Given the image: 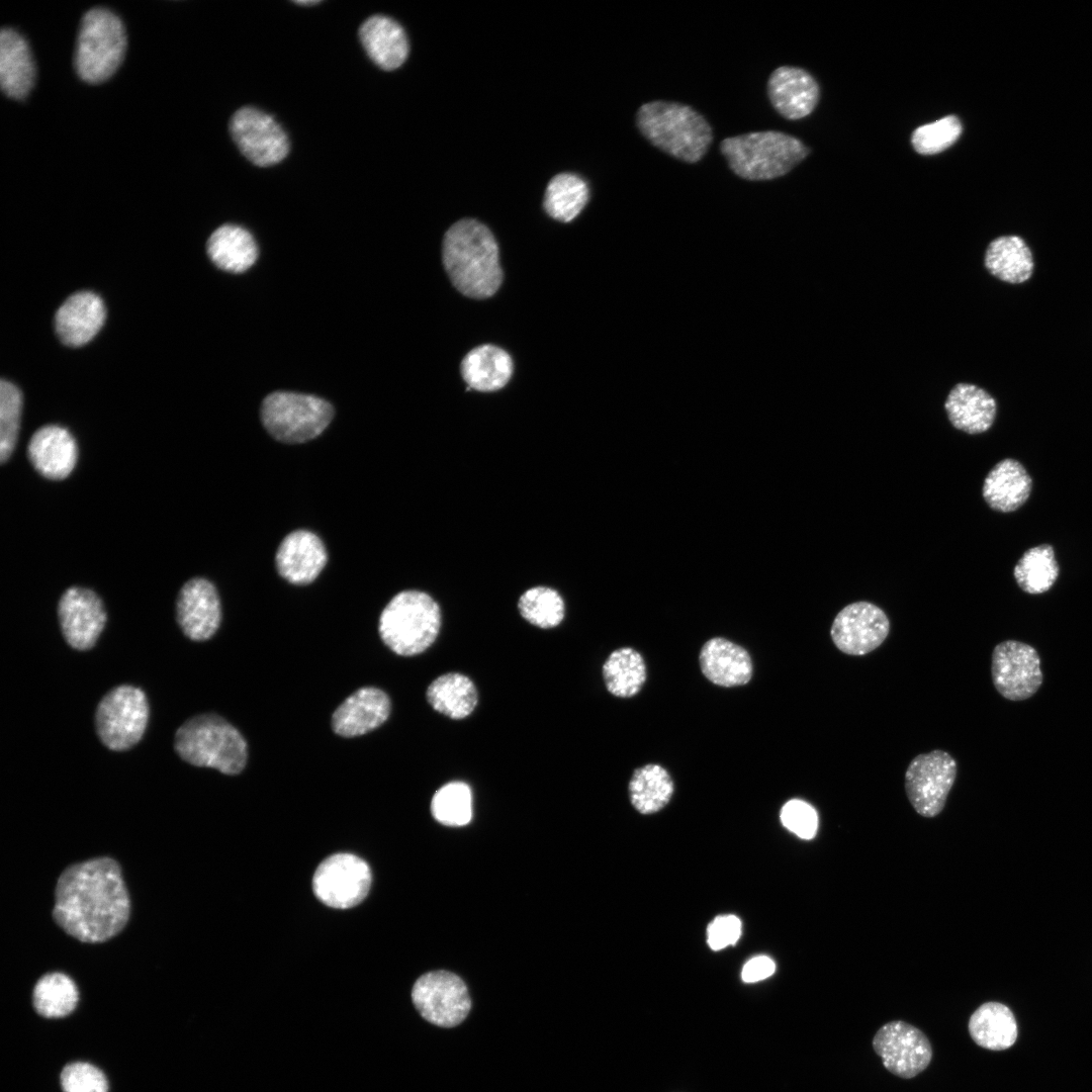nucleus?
<instances>
[{"label":"nucleus","mask_w":1092,"mask_h":1092,"mask_svg":"<svg viewBox=\"0 0 1092 1092\" xmlns=\"http://www.w3.org/2000/svg\"><path fill=\"white\" fill-rule=\"evenodd\" d=\"M53 917L69 935L106 941L126 925L129 896L116 860L96 857L68 867L59 877Z\"/></svg>","instance_id":"1"},{"label":"nucleus","mask_w":1092,"mask_h":1092,"mask_svg":"<svg viewBox=\"0 0 1092 1092\" xmlns=\"http://www.w3.org/2000/svg\"><path fill=\"white\" fill-rule=\"evenodd\" d=\"M443 264L453 285L465 296L486 298L500 286L503 272L498 247L481 222L465 218L447 231L443 241Z\"/></svg>","instance_id":"2"},{"label":"nucleus","mask_w":1092,"mask_h":1092,"mask_svg":"<svg viewBox=\"0 0 1092 1092\" xmlns=\"http://www.w3.org/2000/svg\"><path fill=\"white\" fill-rule=\"evenodd\" d=\"M641 134L655 148L686 163H697L707 153L713 132L706 118L693 107L656 100L636 113Z\"/></svg>","instance_id":"3"},{"label":"nucleus","mask_w":1092,"mask_h":1092,"mask_svg":"<svg viewBox=\"0 0 1092 1092\" xmlns=\"http://www.w3.org/2000/svg\"><path fill=\"white\" fill-rule=\"evenodd\" d=\"M174 748L184 761L225 775L241 772L248 758L247 742L240 731L212 713L186 720L175 733Z\"/></svg>","instance_id":"4"},{"label":"nucleus","mask_w":1092,"mask_h":1092,"mask_svg":"<svg viewBox=\"0 0 1092 1092\" xmlns=\"http://www.w3.org/2000/svg\"><path fill=\"white\" fill-rule=\"evenodd\" d=\"M720 151L732 172L750 181L784 176L809 151L797 138L778 130H762L724 139Z\"/></svg>","instance_id":"5"},{"label":"nucleus","mask_w":1092,"mask_h":1092,"mask_svg":"<svg viewBox=\"0 0 1092 1092\" xmlns=\"http://www.w3.org/2000/svg\"><path fill=\"white\" fill-rule=\"evenodd\" d=\"M441 610L427 593L408 589L396 594L379 617V635L394 653L417 655L436 640L441 628Z\"/></svg>","instance_id":"6"},{"label":"nucleus","mask_w":1092,"mask_h":1092,"mask_svg":"<svg viewBox=\"0 0 1092 1092\" xmlns=\"http://www.w3.org/2000/svg\"><path fill=\"white\" fill-rule=\"evenodd\" d=\"M125 47V30L120 19L108 9H90L83 16L77 38L78 75L89 83L106 80L121 63Z\"/></svg>","instance_id":"7"},{"label":"nucleus","mask_w":1092,"mask_h":1092,"mask_svg":"<svg viewBox=\"0 0 1092 1092\" xmlns=\"http://www.w3.org/2000/svg\"><path fill=\"white\" fill-rule=\"evenodd\" d=\"M334 408L327 400L309 394L275 391L261 405V420L276 440L297 444L316 438L329 426Z\"/></svg>","instance_id":"8"},{"label":"nucleus","mask_w":1092,"mask_h":1092,"mask_svg":"<svg viewBox=\"0 0 1092 1092\" xmlns=\"http://www.w3.org/2000/svg\"><path fill=\"white\" fill-rule=\"evenodd\" d=\"M149 714L143 690L130 685L117 686L103 696L96 708L97 735L108 749L127 750L143 738Z\"/></svg>","instance_id":"9"},{"label":"nucleus","mask_w":1092,"mask_h":1092,"mask_svg":"<svg viewBox=\"0 0 1092 1092\" xmlns=\"http://www.w3.org/2000/svg\"><path fill=\"white\" fill-rule=\"evenodd\" d=\"M420 1016L433 1026L451 1029L467 1019L472 1002L465 982L448 971L428 972L417 979L411 992Z\"/></svg>","instance_id":"10"},{"label":"nucleus","mask_w":1092,"mask_h":1092,"mask_svg":"<svg viewBox=\"0 0 1092 1092\" xmlns=\"http://www.w3.org/2000/svg\"><path fill=\"white\" fill-rule=\"evenodd\" d=\"M957 769V760L941 749L920 753L910 761L904 787L911 806L919 815L932 818L942 811Z\"/></svg>","instance_id":"11"},{"label":"nucleus","mask_w":1092,"mask_h":1092,"mask_svg":"<svg viewBox=\"0 0 1092 1092\" xmlns=\"http://www.w3.org/2000/svg\"><path fill=\"white\" fill-rule=\"evenodd\" d=\"M371 886V871L362 858L336 853L323 860L314 872L312 889L324 904L347 909L361 903Z\"/></svg>","instance_id":"12"},{"label":"nucleus","mask_w":1092,"mask_h":1092,"mask_svg":"<svg viewBox=\"0 0 1092 1092\" xmlns=\"http://www.w3.org/2000/svg\"><path fill=\"white\" fill-rule=\"evenodd\" d=\"M230 130L240 151L253 164L271 166L289 152V141L282 126L270 114L251 106L237 110Z\"/></svg>","instance_id":"13"},{"label":"nucleus","mask_w":1092,"mask_h":1092,"mask_svg":"<svg viewBox=\"0 0 1092 1092\" xmlns=\"http://www.w3.org/2000/svg\"><path fill=\"white\" fill-rule=\"evenodd\" d=\"M991 674L997 692L1010 701L1030 698L1042 682L1037 651L1016 640L1002 641L994 647Z\"/></svg>","instance_id":"14"},{"label":"nucleus","mask_w":1092,"mask_h":1092,"mask_svg":"<svg viewBox=\"0 0 1092 1092\" xmlns=\"http://www.w3.org/2000/svg\"><path fill=\"white\" fill-rule=\"evenodd\" d=\"M873 1048L892 1074L910 1079L924 1071L932 1058L931 1044L917 1027L901 1020L884 1024L873 1038Z\"/></svg>","instance_id":"15"},{"label":"nucleus","mask_w":1092,"mask_h":1092,"mask_svg":"<svg viewBox=\"0 0 1092 1092\" xmlns=\"http://www.w3.org/2000/svg\"><path fill=\"white\" fill-rule=\"evenodd\" d=\"M890 632V621L877 605L858 601L841 609L835 616L830 636L838 650L852 655H866L877 649Z\"/></svg>","instance_id":"16"},{"label":"nucleus","mask_w":1092,"mask_h":1092,"mask_svg":"<svg viewBox=\"0 0 1092 1092\" xmlns=\"http://www.w3.org/2000/svg\"><path fill=\"white\" fill-rule=\"evenodd\" d=\"M58 619L68 645L85 651L97 642L107 615L101 598L94 590L74 585L68 587L59 600Z\"/></svg>","instance_id":"17"},{"label":"nucleus","mask_w":1092,"mask_h":1092,"mask_svg":"<svg viewBox=\"0 0 1092 1092\" xmlns=\"http://www.w3.org/2000/svg\"><path fill=\"white\" fill-rule=\"evenodd\" d=\"M176 619L189 639L205 641L211 638L221 621L220 601L214 584L204 577L187 580L177 596Z\"/></svg>","instance_id":"18"},{"label":"nucleus","mask_w":1092,"mask_h":1092,"mask_svg":"<svg viewBox=\"0 0 1092 1092\" xmlns=\"http://www.w3.org/2000/svg\"><path fill=\"white\" fill-rule=\"evenodd\" d=\"M27 457L41 476L51 480H62L72 473L77 464L78 445L68 429L59 425H46L30 437Z\"/></svg>","instance_id":"19"},{"label":"nucleus","mask_w":1092,"mask_h":1092,"mask_svg":"<svg viewBox=\"0 0 1092 1092\" xmlns=\"http://www.w3.org/2000/svg\"><path fill=\"white\" fill-rule=\"evenodd\" d=\"M327 560L323 541L307 530H296L286 535L275 556L278 573L288 582L298 585L312 582Z\"/></svg>","instance_id":"20"},{"label":"nucleus","mask_w":1092,"mask_h":1092,"mask_svg":"<svg viewBox=\"0 0 1092 1092\" xmlns=\"http://www.w3.org/2000/svg\"><path fill=\"white\" fill-rule=\"evenodd\" d=\"M767 95L774 108L783 117L796 120L813 111L818 102L819 87L807 71L783 66L770 74Z\"/></svg>","instance_id":"21"},{"label":"nucleus","mask_w":1092,"mask_h":1092,"mask_svg":"<svg viewBox=\"0 0 1092 1092\" xmlns=\"http://www.w3.org/2000/svg\"><path fill=\"white\" fill-rule=\"evenodd\" d=\"M390 700L380 689L364 687L351 694L334 712L332 727L343 737L366 734L388 718Z\"/></svg>","instance_id":"22"},{"label":"nucleus","mask_w":1092,"mask_h":1092,"mask_svg":"<svg viewBox=\"0 0 1092 1092\" xmlns=\"http://www.w3.org/2000/svg\"><path fill=\"white\" fill-rule=\"evenodd\" d=\"M105 316L104 303L97 294L91 291L76 292L56 312L57 335L67 346L85 345L100 331Z\"/></svg>","instance_id":"23"},{"label":"nucleus","mask_w":1092,"mask_h":1092,"mask_svg":"<svg viewBox=\"0 0 1092 1092\" xmlns=\"http://www.w3.org/2000/svg\"><path fill=\"white\" fill-rule=\"evenodd\" d=\"M944 408L950 424L967 434L986 432L995 421V398L984 388L969 382L956 383L947 393Z\"/></svg>","instance_id":"24"},{"label":"nucleus","mask_w":1092,"mask_h":1092,"mask_svg":"<svg viewBox=\"0 0 1092 1092\" xmlns=\"http://www.w3.org/2000/svg\"><path fill=\"white\" fill-rule=\"evenodd\" d=\"M699 660L703 674L721 687L745 685L752 675L749 653L724 638L708 640L701 649Z\"/></svg>","instance_id":"25"},{"label":"nucleus","mask_w":1092,"mask_h":1092,"mask_svg":"<svg viewBox=\"0 0 1092 1092\" xmlns=\"http://www.w3.org/2000/svg\"><path fill=\"white\" fill-rule=\"evenodd\" d=\"M1032 480L1023 465L1007 458L998 462L987 474L982 494L987 505L997 512L1009 513L1019 509L1028 498Z\"/></svg>","instance_id":"26"},{"label":"nucleus","mask_w":1092,"mask_h":1092,"mask_svg":"<svg viewBox=\"0 0 1092 1092\" xmlns=\"http://www.w3.org/2000/svg\"><path fill=\"white\" fill-rule=\"evenodd\" d=\"M361 42L369 57L383 70H394L405 61L408 42L401 25L384 15L368 17L359 28Z\"/></svg>","instance_id":"27"},{"label":"nucleus","mask_w":1092,"mask_h":1092,"mask_svg":"<svg viewBox=\"0 0 1092 1092\" xmlns=\"http://www.w3.org/2000/svg\"><path fill=\"white\" fill-rule=\"evenodd\" d=\"M34 65L25 39L11 28L0 32V85L13 98L24 97L34 81Z\"/></svg>","instance_id":"28"},{"label":"nucleus","mask_w":1092,"mask_h":1092,"mask_svg":"<svg viewBox=\"0 0 1092 1092\" xmlns=\"http://www.w3.org/2000/svg\"><path fill=\"white\" fill-rule=\"evenodd\" d=\"M984 266L995 278L1019 284L1031 277L1034 262L1032 253L1022 238L1006 235L989 243L984 254Z\"/></svg>","instance_id":"29"},{"label":"nucleus","mask_w":1092,"mask_h":1092,"mask_svg":"<svg viewBox=\"0 0 1092 1092\" xmlns=\"http://www.w3.org/2000/svg\"><path fill=\"white\" fill-rule=\"evenodd\" d=\"M513 373L511 356L502 348L482 345L472 349L461 362V374L468 388L482 392L503 388Z\"/></svg>","instance_id":"30"},{"label":"nucleus","mask_w":1092,"mask_h":1092,"mask_svg":"<svg viewBox=\"0 0 1092 1092\" xmlns=\"http://www.w3.org/2000/svg\"><path fill=\"white\" fill-rule=\"evenodd\" d=\"M207 254L213 264L228 272L242 273L257 260L258 247L253 236L244 228L223 224L207 241Z\"/></svg>","instance_id":"31"},{"label":"nucleus","mask_w":1092,"mask_h":1092,"mask_svg":"<svg viewBox=\"0 0 1092 1092\" xmlns=\"http://www.w3.org/2000/svg\"><path fill=\"white\" fill-rule=\"evenodd\" d=\"M969 1033L980 1046L991 1051L1010 1048L1017 1038V1023L1011 1010L999 1002L981 1005L970 1017Z\"/></svg>","instance_id":"32"},{"label":"nucleus","mask_w":1092,"mask_h":1092,"mask_svg":"<svg viewBox=\"0 0 1092 1092\" xmlns=\"http://www.w3.org/2000/svg\"><path fill=\"white\" fill-rule=\"evenodd\" d=\"M426 696L435 711L455 720L469 716L478 701L473 681L459 672H448L434 679Z\"/></svg>","instance_id":"33"},{"label":"nucleus","mask_w":1092,"mask_h":1092,"mask_svg":"<svg viewBox=\"0 0 1092 1092\" xmlns=\"http://www.w3.org/2000/svg\"><path fill=\"white\" fill-rule=\"evenodd\" d=\"M672 793V780L667 770L658 764H646L635 769L629 783L631 804L641 814L661 810Z\"/></svg>","instance_id":"34"},{"label":"nucleus","mask_w":1092,"mask_h":1092,"mask_svg":"<svg viewBox=\"0 0 1092 1092\" xmlns=\"http://www.w3.org/2000/svg\"><path fill=\"white\" fill-rule=\"evenodd\" d=\"M607 690L614 696L630 698L646 680V665L639 652L631 647L614 650L603 665Z\"/></svg>","instance_id":"35"},{"label":"nucleus","mask_w":1092,"mask_h":1092,"mask_svg":"<svg viewBox=\"0 0 1092 1092\" xmlns=\"http://www.w3.org/2000/svg\"><path fill=\"white\" fill-rule=\"evenodd\" d=\"M588 186L577 175L561 173L554 176L545 191L543 206L554 219L568 222L575 218L587 203Z\"/></svg>","instance_id":"36"},{"label":"nucleus","mask_w":1092,"mask_h":1092,"mask_svg":"<svg viewBox=\"0 0 1092 1092\" xmlns=\"http://www.w3.org/2000/svg\"><path fill=\"white\" fill-rule=\"evenodd\" d=\"M1013 574L1018 586L1027 594L1049 590L1059 576L1054 548L1041 544L1028 549L1016 563Z\"/></svg>","instance_id":"37"},{"label":"nucleus","mask_w":1092,"mask_h":1092,"mask_svg":"<svg viewBox=\"0 0 1092 1092\" xmlns=\"http://www.w3.org/2000/svg\"><path fill=\"white\" fill-rule=\"evenodd\" d=\"M79 993L74 981L63 973L43 975L35 984L32 1000L38 1014L59 1018L70 1014L76 1007Z\"/></svg>","instance_id":"38"},{"label":"nucleus","mask_w":1092,"mask_h":1092,"mask_svg":"<svg viewBox=\"0 0 1092 1092\" xmlns=\"http://www.w3.org/2000/svg\"><path fill=\"white\" fill-rule=\"evenodd\" d=\"M518 609L527 622L542 629L558 626L565 615L562 597L557 590L544 585L525 590L519 599Z\"/></svg>","instance_id":"39"},{"label":"nucleus","mask_w":1092,"mask_h":1092,"mask_svg":"<svg viewBox=\"0 0 1092 1092\" xmlns=\"http://www.w3.org/2000/svg\"><path fill=\"white\" fill-rule=\"evenodd\" d=\"M431 812L434 818L447 826H463L472 817V794L463 782H451L441 787L433 796Z\"/></svg>","instance_id":"40"},{"label":"nucleus","mask_w":1092,"mask_h":1092,"mask_svg":"<svg viewBox=\"0 0 1092 1092\" xmlns=\"http://www.w3.org/2000/svg\"><path fill=\"white\" fill-rule=\"evenodd\" d=\"M22 394L12 382H0V462L6 463L15 448L22 412Z\"/></svg>","instance_id":"41"},{"label":"nucleus","mask_w":1092,"mask_h":1092,"mask_svg":"<svg viewBox=\"0 0 1092 1092\" xmlns=\"http://www.w3.org/2000/svg\"><path fill=\"white\" fill-rule=\"evenodd\" d=\"M962 130L960 119L954 115H947L917 127L912 133L911 142L919 154L933 155L953 145Z\"/></svg>","instance_id":"42"},{"label":"nucleus","mask_w":1092,"mask_h":1092,"mask_svg":"<svg viewBox=\"0 0 1092 1092\" xmlns=\"http://www.w3.org/2000/svg\"><path fill=\"white\" fill-rule=\"evenodd\" d=\"M64 1092H107L104 1074L91 1064L75 1062L67 1065L60 1076Z\"/></svg>","instance_id":"43"},{"label":"nucleus","mask_w":1092,"mask_h":1092,"mask_svg":"<svg viewBox=\"0 0 1092 1092\" xmlns=\"http://www.w3.org/2000/svg\"><path fill=\"white\" fill-rule=\"evenodd\" d=\"M781 821L787 829L803 839H812L818 829L816 810L798 799L790 800L783 806Z\"/></svg>","instance_id":"44"},{"label":"nucleus","mask_w":1092,"mask_h":1092,"mask_svg":"<svg viewBox=\"0 0 1092 1092\" xmlns=\"http://www.w3.org/2000/svg\"><path fill=\"white\" fill-rule=\"evenodd\" d=\"M740 935L741 921L734 915L716 917L707 929V941L713 950L735 944Z\"/></svg>","instance_id":"45"},{"label":"nucleus","mask_w":1092,"mask_h":1092,"mask_svg":"<svg viewBox=\"0 0 1092 1092\" xmlns=\"http://www.w3.org/2000/svg\"><path fill=\"white\" fill-rule=\"evenodd\" d=\"M775 971V962L768 957L759 956L744 965L741 978L745 983H755L770 977Z\"/></svg>","instance_id":"46"},{"label":"nucleus","mask_w":1092,"mask_h":1092,"mask_svg":"<svg viewBox=\"0 0 1092 1092\" xmlns=\"http://www.w3.org/2000/svg\"><path fill=\"white\" fill-rule=\"evenodd\" d=\"M318 2L320 1H313V0H311V1H309V0H307V1H301V0L300 1H295V3L301 4V5H314V4L318 3Z\"/></svg>","instance_id":"47"}]
</instances>
